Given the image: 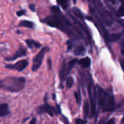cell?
I'll return each mask as SVG.
<instances>
[{
  "label": "cell",
  "instance_id": "27",
  "mask_svg": "<svg viewBox=\"0 0 124 124\" xmlns=\"http://www.w3.org/2000/svg\"><path fill=\"white\" fill-rule=\"evenodd\" d=\"M115 124V120L112 118V119L109 120V121L107 122V124Z\"/></svg>",
  "mask_w": 124,
  "mask_h": 124
},
{
  "label": "cell",
  "instance_id": "18",
  "mask_svg": "<svg viewBox=\"0 0 124 124\" xmlns=\"http://www.w3.org/2000/svg\"><path fill=\"white\" fill-rule=\"evenodd\" d=\"M84 114L85 116H87L89 113V104L87 101L85 102L84 105Z\"/></svg>",
  "mask_w": 124,
  "mask_h": 124
},
{
  "label": "cell",
  "instance_id": "3",
  "mask_svg": "<svg viewBox=\"0 0 124 124\" xmlns=\"http://www.w3.org/2000/svg\"><path fill=\"white\" fill-rule=\"evenodd\" d=\"M48 51H49V48L47 46H45V47L42 48L41 50L34 57V58L33 60V65H32L33 71H36L40 68V66L41 65V63H42L43 58H44L45 54Z\"/></svg>",
  "mask_w": 124,
  "mask_h": 124
},
{
  "label": "cell",
  "instance_id": "12",
  "mask_svg": "<svg viewBox=\"0 0 124 124\" xmlns=\"http://www.w3.org/2000/svg\"><path fill=\"white\" fill-rule=\"evenodd\" d=\"M68 71L66 70V65L64 64L60 70V80L62 82L65 80V78L66 75L68 74Z\"/></svg>",
  "mask_w": 124,
  "mask_h": 124
},
{
  "label": "cell",
  "instance_id": "15",
  "mask_svg": "<svg viewBox=\"0 0 124 124\" xmlns=\"http://www.w3.org/2000/svg\"><path fill=\"white\" fill-rule=\"evenodd\" d=\"M74 97L76 98V102L80 105L81 102V94L79 92H74Z\"/></svg>",
  "mask_w": 124,
  "mask_h": 124
},
{
  "label": "cell",
  "instance_id": "14",
  "mask_svg": "<svg viewBox=\"0 0 124 124\" xmlns=\"http://www.w3.org/2000/svg\"><path fill=\"white\" fill-rule=\"evenodd\" d=\"M73 85V77L70 76L66 80V86L68 89H70Z\"/></svg>",
  "mask_w": 124,
  "mask_h": 124
},
{
  "label": "cell",
  "instance_id": "24",
  "mask_svg": "<svg viewBox=\"0 0 124 124\" xmlns=\"http://www.w3.org/2000/svg\"><path fill=\"white\" fill-rule=\"evenodd\" d=\"M119 37H120V35H119V36H118V35H113V36H112V40H113V41H116Z\"/></svg>",
  "mask_w": 124,
  "mask_h": 124
},
{
  "label": "cell",
  "instance_id": "20",
  "mask_svg": "<svg viewBox=\"0 0 124 124\" xmlns=\"http://www.w3.org/2000/svg\"><path fill=\"white\" fill-rule=\"evenodd\" d=\"M57 3L59 4H60L63 9H65L68 7V1H57Z\"/></svg>",
  "mask_w": 124,
  "mask_h": 124
},
{
  "label": "cell",
  "instance_id": "1",
  "mask_svg": "<svg viewBox=\"0 0 124 124\" xmlns=\"http://www.w3.org/2000/svg\"><path fill=\"white\" fill-rule=\"evenodd\" d=\"M25 81L24 77H7L0 80V89L9 92H18L24 89Z\"/></svg>",
  "mask_w": 124,
  "mask_h": 124
},
{
  "label": "cell",
  "instance_id": "19",
  "mask_svg": "<svg viewBox=\"0 0 124 124\" xmlns=\"http://www.w3.org/2000/svg\"><path fill=\"white\" fill-rule=\"evenodd\" d=\"M51 10L54 13V14H60V9L57 6H52L51 7Z\"/></svg>",
  "mask_w": 124,
  "mask_h": 124
},
{
  "label": "cell",
  "instance_id": "9",
  "mask_svg": "<svg viewBox=\"0 0 124 124\" xmlns=\"http://www.w3.org/2000/svg\"><path fill=\"white\" fill-rule=\"evenodd\" d=\"M25 43L27 44V46L29 48V49H33V47H36V48H40L41 46V44L36 42V41L34 40H32V39H26L25 40Z\"/></svg>",
  "mask_w": 124,
  "mask_h": 124
},
{
  "label": "cell",
  "instance_id": "7",
  "mask_svg": "<svg viewBox=\"0 0 124 124\" xmlns=\"http://www.w3.org/2000/svg\"><path fill=\"white\" fill-rule=\"evenodd\" d=\"M92 83L91 82L89 84V86H88V89H89V95L90 102H91L92 112V114L94 115L95 114V111H96V105H95V102H94V100L92 94Z\"/></svg>",
  "mask_w": 124,
  "mask_h": 124
},
{
  "label": "cell",
  "instance_id": "17",
  "mask_svg": "<svg viewBox=\"0 0 124 124\" xmlns=\"http://www.w3.org/2000/svg\"><path fill=\"white\" fill-rule=\"evenodd\" d=\"M77 62V60H70V62H69V63H68V73L72 70V68L74 67V65H75V64H76V62Z\"/></svg>",
  "mask_w": 124,
  "mask_h": 124
},
{
  "label": "cell",
  "instance_id": "28",
  "mask_svg": "<svg viewBox=\"0 0 124 124\" xmlns=\"http://www.w3.org/2000/svg\"><path fill=\"white\" fill-rule=\"evenodd\" d=\"M120 62H121V67H122V69L124 70V59H121V60H120Z\"/></svg>",
  "mask_w": 124,
  "mask_h": 124
},
{
  "label": "cell",
  "instance_id": "26",
  "mask_svg": "<svg viewBox=\"0 0 124 124\" xmlns=\"http://www.w3.org/2000/svg\"><path fill=\"white\" fill-rule=\"evenodd\" d=\"M29 124H36V118H33L31 119V121H30Z\"/></svg>",
  "mask_w": 124,
  "mask_h": 124
},
{
  "label": "cell",
  "instance_id": "2",
  "mask_svg": "<svg viewBox=\"0 0 124 124\" xmlns=\"http://www.w3.org/2000/svg\"><path fill=\"white\" fill-rule=\"evenodd\" d=\"M99 96H100L99 97L100 104L102 107L103 110L107 111L113 110V108L114 105L113 97L111 94H108L107 92H104L101 89H100Z\"/></svg>",
  "mask_w": 124,
  "mask_h": 124
},
{
  "label": "cell",
  "instance_id": "30",
  "mask_svg": "<svg viewBox=\"0 0 124 124\" xmlns=\"http://www.w3.org/2000/svg\"><path fill=\"white\" fill-rule=\"evenodd\" d=\"M123 49H123V51H124V43H123Z\"/></svg>",
  "mask_w": 124,
  "mask_h": 124
},
{
  "label": "cell",
  "instance_id": "6",
  "mask_svg": "<svg viewBox=\"0 0 124 124\" xmlns=\"http://www.w3.org/2000/svg\"><path fill=\"white\" fill-rule=\"evenodd\" d=\"M26 54H27L26 49L24 46H21L19 47V49L17 50V52H15V54L13 56L8 57H5L4 60L6 61H13V60H15L16 59L19 58V57H22L25 56Z\"/></svg>",
  "mask_w": 124,
  "mask_h": 124
},
{
  "label": "cell",
  "instance_id": "23",
  "mask_svg": "<svg viewBox=\"0 0 124 124\" xmlns=\"http://www.w3.org/2000/svg\"><path fill=\"white\" fill-rule=\"evenodd\" d=\"M67 46H68V50H70L71 48H72V46H73V44L70 41H67Z\"/></svg>",
  "mask_w": 124,
  "mask_h": 124
},
{
  "label": "cell",
  "instance_id": "16",
  "mask_svg": "<svg viewBox=\"0 0 124 124\" xmlns=\"http://www.w3.org/2000/svg\"><path fill=\"white\" fill-rule=\"evenodd\" d=\"M117 16L121 17H124V4H122L121 6V7L118 9V12H117Z\"/></svg>",
  "mask_w": 124,
  "mask_h": 124
},
{
  "label": "cell",
  "instance_id": "5",
  "mask_svg": "<svg viewBox=\"0 0 124 124\" xmlns=\"http://www.w3.org/2000/svg\"><path fill=\"white\" fill-rule=\"evenodd\" d=\"M28 62L27 60H20L12 65H11V64L6 65L5 68H8V69H11V70H15L20 72V71H23L28 66Z\"/></svg>",
  "mask_w": 124,
  "mask_h": 124
},
{
  "label": "cell",
  "instance_id": "8",
  "mask_svg": "<svg viewBox=\"0 0 124 124\" xmlns=\"http://www.w3.org/2000/svg\"><path fill=\"white\" fill-rule=\"evenodd\" d=\"M10 113L9 109V106L7 104L4 103L0 105V117H4V116H7Z\"/></svg>",
  "mask_w": 124,
  "mask_h": 124
},
{
  "label": "cell",
  "instance_id": "11",
  "mask_svg": "<svg viewBox=\"0 0 124 124\" xmlns=\"http://www.w3.org/2000/svg\"><path fill=\"white\" fill-rule=\"evenodd\" d=\"M18 26L25 27V28H33L34 27V23L31 21H28V20H22L18 24Z\"/></svg>",
  "mask_w": 124,
  "mask_h": 124
},
{
  "label": "cell",
  "instance_id": "29",
  "mask_svg": "<svg viewBox=\"0 0 124 124\" xmlns=\"http://www.w3.org/2000/svg\"><path fill=\"white\" fill-rule=\"evenodd\" d=\"M48 62H49V68H51V62H50V60H49Z\"/></svg>",
  "mask_w": 124,
  "mask_h": 124
},
{
  "label": "cell",
  "instance_id": "13",
  "mask_svg": "<svg viewBox=\"0 0 124 124\" xmlns=\"http://www.w3.org/2000/svg\"><path fill=\"white\" fill-rule=\"evenodd\" d=\"M85 52V48L84 46H79L75 49V54L76 55H82Z\"/></svg>",
  "mask_w": 124,
  "mask_h": 124
},
{
  "label": "cell",
  "instance_id": "25",
  "mask_svg": "<svg viewBox=\"0 0 124 124\" xmlns=\"http://www.w3.org/2000/svg\"><path fill=\"white\" fill-rule=\"evenodd\" d=\"M29 8H30V9H31V11L34 12V11H35V4H31L29 5Z\"/></svg>",
  "mask_w": 124,
  "mask_h": 124
},
{
  "label": "cell",
  "instance_id": "21",
  "mask_svg": "<svg viewBox=\"0 0 124 124\" xmlns=\"http://www.w3.org/2000/svg\"><path fill=\"white\" fill-rule=\"evenodd\" d=\"M86 121L85 120H82V119H78L76 122V124H86Z\"/></svg>",
  "mask_w": 124,
  "mask_h": 124
},
{
  "label": "cell",
  "instance_id": "4",
  "mask_svg": "<svg viewBox=\"0 0 124 124\" xmlns=\"http://www.w3.org/2000/svg\"><path fill=\"white\" fill-rule=\"evenodd\" d=\"M36 112L39 114H43V113H47L49 114L50 116H54V113L57 114V110L56 108L50 106L49 104L45 103L42 105L39 106L36 108Z\"/></svg>",
  "mask_w": 124,
  "mask_h": 124
},
{
  "label": "cell",
  "instance_id": "10",
  "mask_svg": "<svg viewBox=\"0 0 124 124\" xmlns=\"http://www.w3.org/2000/svg\"><path fill=\"white\" fill-rule=\"evenodd\" d=\"M79 64L84 68H87L90 66V64H91V60L89 57H86L85 58H82L79 61H78Z\"/></svg>",
  "mask_w": 124,
  "mask_h": 124
},
{
  "label": "cell",
  "instance_id": "22",
  "mask_svg": "<svg viewBox=\"0 0 124 124\" xmlns=\"http://www.w3.org/2000/svg\"><path fill=\"white\" fill-rule=\"evenodd\" d=\"M25 9H23V10H20V11L17 12V15L18 17H20V16H22L23 15H25Z\"/></svg>",
  "mask_w": 124,
  "mask_h": 124
}]
</instances>
